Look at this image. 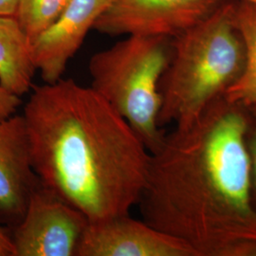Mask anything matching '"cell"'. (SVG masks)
<instances>
[{"instance_id":"1","label":"cell","mask_w":256,"mask_h":256,"mask_svg":"<svg viewBox=\"0 0 256 256\" xmlns=\"http://www.w3.org/2000/svg\"><path fill=\"white\" fill-rule=\"evenodd\" d=\"M248 106L224 96L150 153L144 221L196 256H256Z\"/></svg>"},{"instance_id":"2","label":"cell","mask_w":256,"mask_h":256,"mask_svg":"<svg viewBox=\"0 0 256 256\" xmlns=\"http://www.w3.org/2000/svg\"><path fill=\"white\" fill-rule=\"evenodd\" d=\"M32 90L22 115L40 182L90 222L129 214L150 160L133 128L90 86L72 78Z\"/></svg>"},{"instance_id":"3","label":"cell","mask_w":256,"mask_h":256,"mask_svg":"<svg viewBox=\"0 0 256 256\" xmlns=\"http://www.w3.org/2000/svg\"><path fill=\"white\" fill-rule=\"evenodd\" d=\"M234 4L218 7L172 40V55L162 78L158 126L192 124L241 74L245 48L232 19Z\"/></svg>"},{"instance_id":"4","label":"cell","mask_w":256,"mask_h":256,"mask_svg":"<svg viewBox=\"0 0 256 256\" xmlns=\"http://www.w3.org/2000/svg\"><path fill=\"white\" fill-rule=\"evenodd\" d=\"M172 55L170 37L128 36L92 55V88L122 116L149 153L165 136L160 86Z\"/></svg>"},{"instance_id":"5","label":"cell","mask_w":256,"mask_h":256,"mask_svg":"<svg viewBox=\"0 0 256 256\" xmlns=\"http://www.w3.org/2000/svg\"><path fill=\"white\" fill-rule=\"evenodd\" d=\"M90 220L81 210L42 185L14 228V256H76Z\"/></svg>"},{"instance_id":"6","label":"cell","mask_w":256,"mask_h":256,"mask_svg":"<svg viewBox=\"0 0 256 256\" xmlns=\"http://www.w3.org/2000/svg\"><path fill=\"white\" fill-rule=\"evenodd\" d=\"M216 0H113L93 30L112 36L174 37L216 9Z\"/></svg>"},{"instance_id":"7","label":"cell","mask_w":256,"mask_h":256,"mask_svg":"<svg viewBox=\"0 0 256 256\" xmlns=\"http://www.w3.org/2000/svg\"><path fill=\"white\" fill-rule=\"evenodd\" d=\"M76 256H196L183 241L129 214L90 222Z\"/></svg>"},{"instance_id":"8","label":"cell","mask_w":256,"mask_h":256,"mask_svg":"<svg viewBox=\"0 0 256 256\" xmlns=\"http://www.w3.org/2000/svg\"><path fill=\"white\" fill-rule=\"evenodd\" d=\"M113 0H72L54 23L32 42L37 72L46 84L57 82L70 59Z\"/></svg>"},{"instance_id":"9","label":"cell","mask_w":256,"mask_h":256,"mask_svg":"<svg viewBox=\"0 0 256 256\" xmlns=\"http://www.w3.org/2000/svg\"><path fill=\"white\" fill-rule=\"evenodd\" d=\"M39 184L25 120L14 114L0 122V220L12 229L16 227Z\"/></svg>"},{"instance_id":"10","label":"cell","mask_w":256,"mask_h":256,"mask_svg":"<svg viewBox=\"0 0 256 256\" xmlns=\"http://www.w3.org/2000/svg\"><path fill=\"white\" fill-rule=\"evenodd\" d=\"M32 42L14 16H0V84L22 97L32 88L36 72Z\"/></svg>"},{"instance_id":"11","label":"cell","mask_w":256,"mask_h":256,"mask_svg":"<svg viewBox=\"0 0 256 256\" xmlns=\"http://www.w3.org/2000/svg\"><path fill=\"white\" fill-rule=\"evenodd\" d=\"M232 19L245 48V63L224 97L246 106H256V6L247 2L234 5Z\"/></svg>"},{"instance_id":"12","label":"cell","mask_w":256,"mask_h":256,"mask_svg":"<svg viewBox=\"0 0 256 256\" xmlns=\"http://www.w3.org/2000/svg\"><path fill=\"white\" fill-rule=\"evenodd\" d=\"M72 0H20L14 18L30 42L50 27Z\"/></svg>"},{"instance_id":"13","label":"cell","mask_w":256,"mask_h":256,"mask_svg":"<svg viewBox=\"0 0 256 256\" xmlns=\"http://www.w3.org/2000/svg\"><path fill=\"white\" fill-rule=\"evenodd\" d=\"M247 146L252 169V194L256 212V106H248Z\"/></svg>"},{"instance_id":"14","label":"cell","mask_w":256,"mask_h":256,"mask_svg":"<svg viewBox=\"0 0 256 256\" xmlns=\"http://www.w3.org/2000/svg\"><path fill=\"white\" fill-rule=\"evenodd\" d=\"M21 97L9 92L0 84V122L16 114Z\"/></svg>"},{"instance_id":"15","label":"cell","mask_w":256,"mask_h":256,"mask_svg":"<svg viewBox=\"0 0 256 256\" xmlns=\"http://www.w3.org/2000/svg\"><path fill=\"white\" fill-rule=\"evenodd\" d=\"M14 250L12 238L0 228V256H14Z\"/></svg>"},{"instance_id":"16","label":"cell","mask_w":256,"mask_h":256,"mask_svg":"<svg viewBox=\"0 0 256 256\" xmlns=\"http://www.w3.org/2000/svg\"><path fill=\"white\" fill-rule=\"evenodd\" d=\"M20 0H0V16H14Z\"/></svg>"},{"instance_id":"17","label":"cell","mask_w":256,"mask_h":256,"mask_svg":"<svg viewBox=\"0 0 256 256\" xmlns=\"http://www.w3.org/2000/svg\"><path fill=\"white\" fill-rule=\"evenodd\" d=\"M244 1L247 2V3H250V4H252V5L256 6V0H244Z\"/></svg>"}]
</instances>
